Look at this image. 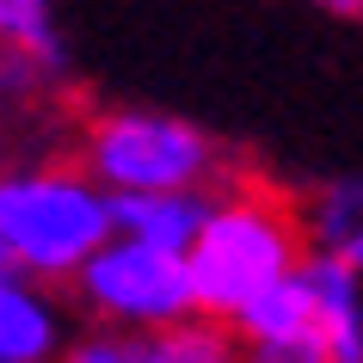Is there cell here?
<instances>
[{
    "label": "cell",
    "mask_w": 363,
    "mask_h": 363,
    "mask_svg": "<svg viewBox=\"0 0 363 363\" xmlns=\"http://www.w3.org/2000/svg\"><path fill=\"white\" fill-rule=\"evenodd\" d=\"M302 271L314 289L326 363H363V271L345 252H308Z\"/></svg>",
    "instance_id": "obj_8"
},
{
    "label": "cell",
    "mask_w": 363,
    "mask_h": 363,
    "mask_svg": "<svg viewBox=\"0 0 363 363\" xmlns=\"http://www.w3.org/2000/svg\"><path fill=\"white\" fill-rule=\"evenodd\" d=\"M74 160L111 197L135 191H216L234 172L222 135L154 105H99L74 123Z\"/></svg>",
    "instance_id": "obj_3"
},
{
    "label": "cell",
    "mask_w": 363,
    "mask_h": 363,
    "mask_svg": "<svg viewBox=\"0 0 363 363\" xmlns=\"http://www.w3.org/2000/svg\"><path fill=\"white\" fill-rule=\"evenodd\" d=\"M345 259H351V265L363 271V234H357V240H351V247H345Z\"/></svg>",
    "instance_id": "obj_13"
},
{
    "label": "cell",
    "mask_w": 363,
    "mask_h": 363,
    "mask_svg": "<svg viewBox=\"0 0 363 363\" xmlns=\"http://www.w3.org/2000/svg\"><path fill=\"white\" fill-rule=\"evenodd\" d=\"M302 259H308V234H302V216H296V197L284 185L259 179V172L234 167L210 191L203 222H197L191 247H185L197 314L234 326Z\"/></svg>",
    "instance_id": "obj_1"
},
{
    "label": "cell",
    "mask_w": 363,
    "mask_h": 363,
    "mask_svg": "<svg viewBox=\"0 0 363 363\" xmlns=\"http://www.w3.org/2000/svg\"><path fill=\"white\" fill-rule=\"evenodd\" d=\"M308 252H345L363 234V179H326L296 197Z\"/></svg>",
    "instance_id": "obj_10"
},
{
    "label": "cell",
    "mask_w": 363,
    "mask_h": 363,
    "mask_svg": "<svg viewBox=\"0 0 363 363\" xmlns=\"http://www.w3.org/2000/svg\"><path fill=\"white\" fill-rule=\"evenodd\" d=\"M68 345V314L56 289L0 265V363H56Z\"/></svg>",
    "instance_id": "obj_7"
},
{
    "label": "cell",
    "mask_w": 363,
    "mask_h": 363,
    "mask_svg": "<svg viewBox=\"0 0 363 363\" xmlns=\"http://www.w3.org/2000/svg\"><path fill=\"white\" fill-rule=\"evenodd\" d=\"M117 234L111 191L74 154L0 160V265L31 284H68Z\"/></svg>",
    "instance_id": "obj_2"
},
{
    "label": "cell",
    "mask_w": 363,
    "mask_h": 363,
    "mask_svg": "<svg viewBox=\"0 0 363 363\" xmlns=\"http://www.w3.org/2000/svg\"><path fill=\"white\" fill-rule=\"evenodd\" d=\"M62 289L74 296L86 326H167L197 314L185 252L148 247L130 234H111Z\"/></svg>",
    "instance_id": "obj_4"
},
{
    "label": "cell",
    "mask_w": 363,
    "mask_h": 363,
    "mask_svg": "<svg viewBox=\"0 0 363 363\" xmlns=\"http://www.w3.org/2000/svg\"><path fill=\"white\" fill-rule=\"evenodd\" d=\"M0 50H25V56H38V62L68 68L56 0H0Z\"/></svg>",
    "instance_id": "obj_11"
},
{
    "label": "cell",
    "mask_w": 363,
    "mask_h": 363,
    "mask_svg": "<svg viewBox=\"0 0 363 363\" xmlns=\"http://www.w3.org/2000/svg\"><path fill=\"white\" fill-rule=\"evenodd\" d=\"M302 6H320L333 19H363V0H302Z\"/></svg>",
    "instance_id": "obj_12"
},
{
    "label": "cell",
    "mask_w": 363,
    "mask_h": 363,
    "mask_svg": "<svg viewBox=\"0 0 363 363\" xmlns=\"http://www.w3.org/2000/svg\"><path fill=\"white\" fill-rule=\"evenodd\" d=\"M203 203H210V191H135V197H111V222L130 240L185 252L203 222Z\"/></svg>",
    "instance_id": "obj_9"
},
{
    "label": "cell",
    "mask_w": 363,
    "mask_h": 363,
    "mask_svg": "<svg viewBox=\"0 0 363 363\" xmlns=\"http://www.w3.org/2000/svg\"><path fill=\"white\" fill-rule=\"evenodd\" d=\"M56 363H240V339L210 314L167 326H86L68 333Z\"/></svg>",
    "instance_id": "obj_5"
},
{
    "label": "cell",
    "mask_w": 363,
    "mask_h": 363,
    "mask_svg": "<svg viewBox=\"0 0 363 363\" xmlns=\"http://www.w3.org/2000/svg\"><path fill=\"white\" fill-rule=\"evenodd\" d=\"M234 339H240V363H326L308 271L296 265L277 289H265V296L234 320Z\"/></svg>",
    "instance_id": "obj_6"
}]
</instances>
